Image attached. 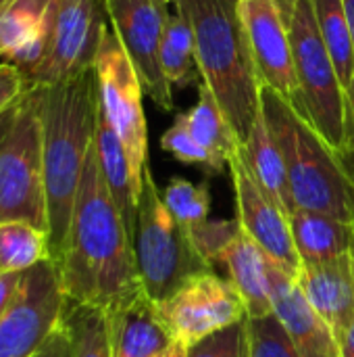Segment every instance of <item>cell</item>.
<instances>
[{"mask_svg": "<svg viewBox=\"0 0 354 357\" xmlns=\"http://www.w3.org/2000/svg\"><path fill=\"white\" fill-rule=\"evenodd\" d=\"M56 266L69 303L115 314L142 293L134 241L104 182L96 144H92L83 165Z\"/></svg>", "mask_w": 354, "mask_h": 357, "instance_id": "obj_1", "label": "cell"}, {"mask_svg": "<svg viewBox=\"0 0 354 357\" xmlns=\"http://www.w3.org/2000/svg\"><path fill=\"white\" fill-rule=\"evenodd\" d=\"M98 107L94 69L54 86H40L48 234L50 259L54 261L63 255L79 180L96 138Z\"/></svg>", "mask_w": 354, "mask_h": 357, "instance_id": "obj_2", "label": "cell"}, {"mask_svg": "<svg viewBox=\"0 0 354 357\" xmlns=\"http://www.w3.org/2000/svg\"><path fill=\"white\" fill-rule=\"evenodd\" d=\"M173 8L190 19L202 84L244 144L261 115L263 82L240 19L238 0H173Z\"/></svg>", "mask_w": 354, "mask_h": 357, "instance_id": "obj_3", "label": "cell"}, {"mask_svg": "<svg viewBox=\"0 0 354 357\" xmlns=\"http://www.w3.org/2000/svg\"><path fill=\"white\" fill-rule=\"evenodd\" d=\"M261 111L288 169L296 209L354 224V174L342 157L271 88H261Z\"/></svg>", "mask_w": 354, "mask_h": 357, "instance_id": "obj_4", "label": "cell"}, {"mask_svg": "<svg viewBox=\"0 0 354 357\" xmlns=\"http://www.w3.org/2000/svg\"><path fill=\"white\" fill-rule=\"evenodd\" d=\"M298 98L290 105L353 169L354 119L346 88L321 40L313 0H296L290 17Z\"/></svg>", "mask_w": 354, "mask_h": 357, "instance_id": "obj_5", "label": "cell"}, {"mask_svg": "<svg viewBox=\"0 0 354 357\" xmlns=\"http://www.w3.org/2000/svg\"><path fill=\"white\" fill-rule=\"evenodd\" d=\"M27 222L48 232L40 86L0 115V224Z\"/></svg>", "mask_w": 354, "mask_h": 357, "instance_id": "obj_6", "label": "cell"}, {"mask_svg": "<svg viewBox=\"0 0 354 357\" xmlns=\"http://www.w3.org/2000/svg\"><path fill=\"white\" fill-rule=\"evenodd\" d=\"M134 253L142 291L154 303L169 299L192 276L213 272V264L194 249L186 228L163 203L150 167L144 174L138 203Z\"/></svg>", "mask_w": 354, "mask_h": 357, "instance_id": "obj_7", "label": "cell"}, {"mask_svg": "<svg viewBox=\"0 0 354 357\" xmlns=\"http://www.w3.org/2000/svg\"><path fill=\"white\" fill-rule=\"evenodd\" d=\"M94 71L98 79L100 109L117 132L127 153L134 178L142 186L144 174L148 169V126L142 105L144 88L111 23L104 29L94 61Z\"/></svg>", "mask_w": 354, "mask_h": 357, "instance_id": "obj_8", "label": "cell"}, {"mask_svg": "<svg viewBox=\"0 0 354 357\" xmlns=\"http://www.w3.org/2000/svg\"><path fill=\"white\" fill-rule=\"evenodd\" d=\"M67 297L54 259L23 272L19 291L0 318V357H35L61 328Z\"/></svg>", "mask_w": 354, "mask_h": 357, "instance_id": "obj_9", "label": "cell"}, {"mask_svg": "<svg viewBox=\"0 0 354 357\" xmlns=\"http://www.w3.org/2000/svg\"><path fill=\"white\" fill-rule=\"evenodd\" d=\"M156 307L175 343L184 349L248 318L236 287L215 272L192 276Z\"/></svg>", "mask_w": 354, "mask_h": 357, "instance_id": "obj_10", "label": "cell"}, {"mask_svg": "<svg viewBox=\"0 0 354 357\" xmlns=\"http://www.w3.org/2000/svg\"><path fill=\"white\" fill-rule=\"evenodd\" d=\"M106 25L104 0H56L50 46L29 84L54 86L94 69Z\"/></svg>", "mask_w": 354, "mask_h": 357, "instance_id": "obj_11", "label": "cell"}, {"mask_svg": "<svg viewBox=\"0 0 354 357\" xmlns=\"http://www.w3.org/2000/svg\"><path fill=\"white\" fill-rule=\"evenodd\" d=\"M104 6L144 92L163 111H173V90L161 69V36L169 6L159 0H104Z\"/></svg>", "mask_w": 354, "mask_h": 357, "instance_id": "obj_12", "label": "cell"}, {"mask_svg": "<svg viewBox=\"0 0 354 357\" xmlns=\"http://www.w3.org/2000/svg\"><path fill=\"white\" fill-rule=\"evenodd\" d=\"M230 172L242 232L252 238L284 274L296 280L300 272V257L292 241L290 215L259 186L246 167L240 149L230 159Z\"/></svg>", "mask_w": 354, "mask_h": 357, "instance_id": "obj_13", "label": "cell"}, {"mask_svg": "<svg viewBox=\"0 0 354 357\" xmlns=\"http://www.w3.org/2000/svg\"><path fill=\"white\" fill-rule=\"evenodd\" d=\"M240 19L263 86L275 90L288 105L298 98L292 56L290 21L277 0H238Z\"/></svg>", "mask_w": 354, "mask_h": 357, "instance_id": "obj_14", "label": "cell"}, {"mask_svg": "<svg viewBox=\"0 0 354 357\" xmlns=\"http://www.w3.org/2000/svg\"><path fill=\"white\" fill-rule=\"evenodd\" d=\"M56 0H13L0 13V59L17 65L27 79L46 59Z\"/></svg>", "mask_w": 354, "mask_h": 357, "instance_id": "obj_15", "label": "cell"}, {"mask_svg": "<svg viewBox=\"0 0 354 357\" xmlns=\"http://www.w3.org/2000/svg\"><path fill=\"white\" fill-rule=\"evenodd\" d=\"M294 282L313 312L338 339L354 318L353 255L348 253L321 264H303Z\"/></svg>", "mask_w": 354, "mask_h": 357, "instance_id": "obj_16", "label": "cell"}, {"mask_svg": "<svg viewBox=\"0 0 354 357\" xmlns=\"http://www.w3.org/2000/svg\"><path fill=\"white\" fill-rule=\"evenodd\" d=\"M108 320L113 357H167L177 347L156 303L144 291L115 314H108Z\"/></svg>", "mask_w": 354, "mask_h": 357, "instance_id": "obj_17", "label": "cell"}, {"mask_svg": "<svg viewBox=\"0 0 354 357\" xmlns=\"http://www.w3.org/2000/svg\"><path fill=\"white\" fill-rule=\"evenodd\" d=\"M273 314L290 333L300 357H340L332 328L313 312L294 278L273 266Z\"/></svg>", "mask_w": 354, "mask_h": 357, "instance_id": "obj_18", "label": "cell"}, {"mask_svg": "<svg viewBox=\"0 0 354 357\" xmlns=\"http://www.w3.org/2000/svg\"><path fill=\"white\" fill-rule=\"evenodd\" d=\"M219 264L225 266L230 282L244 301L248 318L273 314V261L244 232L230 245Z\"/></svg>", "mask_w": 354, "mask_h": 357, "instance_id": "obj_19", "label": "cell"}, {"mask_svg": "<svg viewBox=\"0 0 354 357\" xmlns=\"http://www.w3.org/2000/svg\"><path fill=\"white\" fill-rule=\"evenodd\" d=\"M96 155H98V163L104 176V182L108 186L111 197L115 199L125 226L131 234L134 241V230H136V218H138V203H140V195H142V186L136 182L127 153L117 136V132L113 130V126L108 123L106 115L102 113V109L98 107V121H96Z\"/></svg>", "mask_w": 354, "mask_h": 357, "instance_id": "obj_20", "label": "cell"}, {"mask_svg": "<svg viewBox=\"0 0 354 357\" xmlns=\"http://www.w3.org/2000/svg\"><path fill=\"white\" fill-rule=\"evenodd\" d=\"M290 230L300 266L336 259L348 255L353 249V222H344L328 213L294 209L290 213Z\"/></svg>", "mask_w": 354, "mask_h": 357, "instance_id": "obj_21", "label": "cell"}, {"mask_svg": "<svg viewBox=\"0 0 354 357\" xmlns=\"http://www.w3.org/2000/svg\"><path fill=\"white\" fill-rule=\"evenodd\" d=\"M240 153L252 178L259 182V186L290 215L296 207H294L290 184H288L286 161H284L282 149L273 132L269 130L263 117V111L257 117L246 142L240 144Z\"/></svg>", "mask_w": 354, "mask_h": 357, "instance_id": "obj_22", "label": "cell"}, {"mask_svg": "<svg viewBox=\"0 0 354 357\" xmlns=\"http://www.w3.org/2000/svg\"><path fill=\"white\" fill-rule=\"evenodd\" d=\"M161 69L171 88H198L202 75L196 61V40L182 10L167 13L161 36Z\"/></svg>", "mask_w": 354, "mask_h": 357, "instance_id": "obj_23", "label": "cell"}, {"mask_svg": "<svg viewBox=\"0 0 354 357\" xmlns=\"http://www.w3.org/2000/svg\"><path fill=\"white\" fill-rule=\"evenodd\" d=\"M182 115L194 140L202 149H207L215 159H219L230 167V159L240 149V140L227 115L223 113V109L219 107V102L215 100V96L204 84L198 86L196 105L184 111Z\"/></svg>", "mask_w": 354, "mask_h": 357, "instance_id": "obj_24", "label": "cell"}, {"mask_svg": "<svg viewBox=\"0 0 354 357\" xmlns=\"http://www.w3.org/2000/svg\"><path fill=\"white\" fill-rule=\"evenodd\" d=\"M315 21L321 40L334 61L344 88L354 75V36L344 0H313Z\"/></svg>", "mask_w": 354, "mask_h": 357, "instance_id": "obj_25", "label": "cell"}, {"mask_svg": "<svg viewBox=\"0 0 354 357\" xmlns=\"http://www.w3.org/2000/svg\"><path fill=\"white\" fill-rule=\"evenodd\" d=\"M63 326L69 339V357H113L106 312L67 301Z\"/></svg>", "mask_w": 354, "mask_h": 357, "instance_id": "obj_26", "label": "cell"}, {"mask_svg": "<svg viewBox=\"0 0 354 357\" xmlns=\"http://www.w3.org/2000/svg\"><path fill=\"white\" fill-rule=\"evenodd\" d=\"M50 257V234L27 222L0 224V274L27 272Z\"/></svg>", "mask_w": 354, "mask_h": 357, "instance_id": "obj_27", "label": "cell"}, {"mask_svg": "<svg viewBox=\"0 0 354 357\" xmlns=\"http://www.w3.org/2000/svg\"><path fill=\"white\" fill-rule=\"evenodd\" d=\"M163 203L186 230L209 220L211 213V186L209 182L194 184L186 178H173L163 190Z\"/></svg>", "mask_w": 354, "mask_h": 357, "instance_id": "obj_28", "label": "cell"}, {"mask_svg": "<svg viewBox=\"0 0 354 357\" xmlns=\"http://www.w3.org/2000/svg\"><path fill=\"white\" fill-rule=\"evenodd\" d=\"M248 357H300L296 345L275 314L246 318Z\"/></svg>", "mask_w": 354, "mask_h": 357, "instance_id": "obj_29", "label": "cell"}, {"mask_svg": "<svg viewBox=\"0 0 354 357\" xmlns=\"http://www.w3.org/2000/svg\"><path fill=\"white\" fill-rule=\"evenodd\" d=\"M161 149L169 155H173L177 161L186 163V165H198L211 174H221L227 165L221 163L219 159H215L207 149H202L194 136L190 134L184 115H175L173 123L165 130V134L161 136Z\"/></svg>", "mask_w": 354, "mask_h": 357, "instance_id": "obj_30", "label": "cell"}, {"mask_svg": "<svg viewBox=\"0 0 354 357\" xmlns=\"http://www.w3.org/2000/svg\"><path fill=\"white\" fill-rule=\"evenodd\" d=\"M186 232H188L194 249L209 264H215L223 257V253L230 249V245L238 238L242 228H240L238 220H211L209 218Z\"/></svg>", "mask_w": 354, "mask_h": 357, "instance_id": "obj_31", "label": "cell"}, {"mask_svg": "<svg viewBox=\"0 0 354 357\" xmlns=\"http://www.w3.org/2000/svg\"><path fill=\"white\" fill-rule=\"evenodd\" d=\"M186 357H248L246 320L186 347Z\"/></svg>", "mask_w": 354, "mask_h": 357, "instance_id": "obj_32", "label": "cell"}, {"mask_svg": "<svg viewBox=\"0 0 354 357\" xmlns=\"http://www.w3.org/2000/svg\"><path fill=\"white\" fill-rule=\"evenodd\" d=\"M31 88L27 75L13 63H0V115Z\"/></svg>", "mask_w": 354, "mask_h": 357, "instance_id": "obj_33", "label": "cell"}, {"mask_svg": "<svg viewBox=\"0 0 354 357\" xmlns=\"http://www.w3.org/2000/svg\"><path fill=\"white\" fill-rule=\"evenodd\" d=\"M21 276H23V272H6V274H0V318L10 307V303H13V299H15V295L19 291Z\"/></svg>", "mask_w": 354, "mask_h": 357, "instance_id": "obj_34", "label": "cell"}, {"mask_svg": "<svg viewBox=\"0 0 354 357\" xmlns=\"http://www.w3.org/2000/svg\"><path fill=\"white\" fill-rule=\"evenodd\" d=\"M35 357H69V339H67V331L61 324V328L46 341V345L40 349V354Z\"/></svg>", "mask_w": 354, "mask_h": 357, "instance_id": "obj_35", "label": "cell"}, {"mask_svg": "<svg viewBox=\"0 0 354 357\" xmlns=\"http://www.w3.org/2000/svg\"><path fill=\"white\" fill-rule=\"evenodd\" d=\"M338 351L340 357H354V318L344 328V333L338 337Z\"/></svg>", "mask_w": 354, "mask_h": 357, "instance_id": "obj_36", "label": "cell"}, {"mask_svg": "<svg viewBox=\"0 0 354 357\" xmlns=\"http://www.w3.org/2000/svg\"><path fill=\"white\" fill-rule=\"evenodd\" d=\"M346 2V13H348V21H351V27H353L354 36V0H344Z\"/></svg>", "mask_w": 354, "mask_h": 357, "instance_id": "obj_37", "label": "cell"}, {"mask_svg": "<svg viewBox=\"0 0 354 357\" xmlns=\"http://www.w3.org/2000/svg\"><path fill=\"white\" fill-rule=\"evenodd\" d=\"M346 94H348V102H351V111H353V119H354V75H353V82L348 84V88H346Z\"/></svg>", "mask_w": 354, "mask_h": 357, "instance_id": "obj_38", "label": "cell"}, {"mask_svg": "<svg viewBox=\"0 0 354 357\" xmlns=\"http://www.w3.org/2000/svg\"><path fill=\"white\" fill-rule=\"evenodd\" d=\"M167 357H186V349H184L182 345H177V347H175V349H173V351H171Z\"/></svg>", "mask_w": 354, "mask_h": 357, "instance_id": "obj_39", "label": "cell"}, {"mask_svg": "<svg viewBox=\"0 0 354 357\" xmlns=\"http://www.w3.org/2000/svg\"><path fill=\"white\" fill-rule=\"evenodd\" d=\"M10 2H13V0H0V13H2V10H4V8L10 4Z\"/></svg>", "mask_w": 354, "mask_h": 357, "instance_id": "obj_40", "label": "cell"}, {"mask_svg": "<svg viewBox=\"0 0 354 357\" xmlns=\"http://www.w3.org/2000/svg\"><path fill=\"white\" fill-rule=\"evenodd\" d=\"M161 4H165V6H169V4H173V0H159Z\"/></svg>", "mask_w": 354, "mask_h": 357, "instance_id": "obj_41", "label": "cell"}, {"mask_svg": "<svg viewBox=\"0 0 354 357\" xmlns=\"http://www.w3.org/2000/svg\"><path fill=\"white\" fill-rule=\"evenodd\" d=\"M351 255H353V259H354V238H353V249H351Z\"/></svg>", "mask_w": 354, "mask_h": 357, "instance_id": "obj_42", "label": "cell"}]
</instances>
